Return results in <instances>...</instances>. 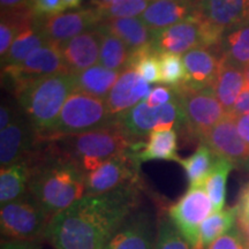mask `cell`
I'll list each match as a JSON object with an SVG mask.
<instances>
[{"label":"cell","mask_w":249,"mask_h":249,"mask_svg":"<svg viewBox=\"0 0 249 249\" xmlns=\"http://www.w3.org/2000/svg\"><path fill=\"white\" fill-rule=\"evenodd\" d=\"M182 108L187 133L202 140L211 128L227 116L213 88L194 89L181 85L172 88Z\"/></svg>","instance_id":"obj_8"},{"label":"cell","mask_w":249,"mask_h":249,"mask_svg":"<svg viewBox=\"0 0 249 249\" xmlns=\"http://www.w3.org/2000/svg\"><path fill=\"white\" fill-rule=\"evenodd\" d=\"M238 220V205L214 211L200 227V249H205L211 242L231 231Z\"/></svg>","instance_id":"obj_31"},{"label":"cell","mask_w":249,"mask_h":249,"mask_svg":"<svg viewBox=\"0 0 249 249\" xmlns=\"http://www.w3.org/2000/svg\"><path fill=\"white\" fill-rule=\"evenodd\" d=\"M200 15L197 0H152L140 18L157 31Z\"/></svg>","instance_id":"obj_17"},{"label":"cell","mask_w":249,"mask_h":249,"mask_svg":"<svg viewBox=\"0 0 249 249\" xmlns=\"http://www.w3.org/2000/svg\"><path fill=\"white\" fill-rule=\"evenodd\" d=\"M236 226L239 227L242 234H244L246 241L248 242L249 245V218L239 216L238 214V220H236Z\"/></svg>","instance_id":"obj_46"},{"label":"cell","mask_w":249,"mask_h":249,"mask_svg":"<svg viewBox=\"0 0 249 249\" xmlns=\"http://www.w3.org/2000/svg\"><path fill=\"white\" fill-rule=\"evenodd\" d=\"M102 34L98 27L74 37L61 45L62 57L70 73H79L97 65Z\"/></svg>","instance_id":"obj_21"},{"label":"cell","mask_w":249,"mask_h":249,"mask_svg":"<svg viewBox=\"0 0 249 249\" xmlns=\"http://www.w3.org/2000/svg\"><path fill=\"white\" fill-rule=\"evenodd\" d=\"M236 128L240 136L249 144V114L234 118Z\"/></svg>","instance_id":"obj_42"},{"label":"cell","mask_w":249,"mask_h":249,"mask_svg":"<svg viewBox=\"0 0 249 249\" xmlns=\"http://www.w3.org/2000/svg\"><path fill=\"white\" fill-rule=\"evenodd\" d=\"M130 183L99 195H85L50 220L44 239L55 249H104L138 209L139 188Z\"/></svg>","instance_id":"obj_1"},{"label":"cell","mask_w":249,"mask_h":249,"mask_svg":"<svg viewBox=\"0 0 249 249\" xmlns=\"http://www.w3.org/2000/svg\"><path fill=\"white\" fill-rule=\"evenodd\" d=\"M118 1V0H98V5L97 6H107L113 4V2Z\"/></svg>","instance_id":"obj_49"},{"label":"cell","mask_w":249,"mask_h":249,"mask_svg":"<svg viewBox=\"0 0 249 249\" xmlns=\"http://www.w3.org/2000/svg\"><path fill=\"white\" fill-rule=\"evenodd\" d=\"M160 83L176 88L185 83L186 70L182 58L173 53H160Z\"/></svg>","instance_id":"obj_35"},{"label":"cell","mask_w":249,"mask_h":249,"mask_svg":"<svg viewBox=\"0 0 249 249\" xmlns=\"http://www.w3.org/2000/svg\"><path fill=\"white\" fill-rule=\"evenodd\" d=\"M238 214L249 218V183L241 194L240 202L238 204Z\"/></svg>","instance_id":"obj_44"},{"label":"cell","mask_w":249,"mask_h":249,"mask_svg":"<svg viewBox=\"0 0 249 249\" xmlns=\"http://www.w3.org/2000/svg\"><path fill=\"white\" fill-rule=\"evenodd\" d=\"M35 128L17 118L7 128L0 130V165L1 169L27 160L35 154L38 144Z\"/></svg>","instance_id":"obj_16"},{"label":"cell","mask_w":249,"mask_h":249,"mask_svg":"<svg viewBox=\"0 0 249 249\" xmlns=\"http://www.w3.org/2000/svg\"><path fill=\"white\" fill-rule=\"evenodd\" d=\"M11 77L14 86L40 77L70 73L62 57L61 46L49 42L31 52L21 64L2 70V74Z\"/></svg>","instance_id":"obj_12"},{"label":"cell","mask_w":249,"mask_h":249,"mask_svg":"<svg viewBox=\"0 0 249 249\" xmlns=\"http://www.w3.org/2000/svg\"><path fill=\"white\" fill-rule=\"evenodd\" d=\"M245 88L246 80L244 71L222 59L219 71H218L213 89L227 114L231 113L236 99Z\"/></svg>","instance_id":"obj_24"},{"label":"cell","mask_w":249,"mask_h":249,"mask_svg":"<svg viewBox=\"0 0 249 249\" xmlns=\"http://www.w3.org/2000/svg\"><path fill=\"white\" fill-rule=\"evenodd\" d=\"M152 0H118L107 6H96L103 20L117 18H140Z\"/></svg>","instance_id":"obj_34"},{"label":"cell","mask_w":249,"mask_h":249,"mask_svg":"<svg viewBox=\"0 0 249 249\" xmlns=\"http://www.w3.org/2000/svg\"><path fill=\"white\" fill-rule=\"evenodd\" d=\"M29 194L53 217L86 195V174L68 156L54 148L36 150L29 158Z\"/></svg>","instance_id":"obj_2"},{"label":"cell","mask_w":249,"mask_h":249,"mask_svg":"<svg viewBox=\"0 0 249 249\" xmlns=\"http://www.w3.org/2000/svg\"><path fill=\"white\" fill-rule=\"evenodd\" d=\"M234 164L225 158L217 157L213 170L204 182V189L213 202V210L220 211L225 207L226 182L231 171L234 169Z\"/></svg>","instance_id":"obj_32"},{"label":"cell","mask_w":249,"mask_h":249,"mask_svg":"<svg viewBox=\"0 0 249 249\" xmlns=\"http://www.w3.org/2000/svg\"><path fill=\"white\" fill-rule=\"evenodd\" d=\"M150 92L151 87L147 81L143 80L138 71L127 68L108 93L107 103L111 113L117 117L147 99Z\"/></svg>","instance_id":"obj_19"},{"label":"cell","mask_w":249,"mask_h":249,"mask_svg":"<svg viewBox=\"0 0 249 249\" xmlns=\"http://www.w3.org/2000/svg\"><path fill=\"white\" fill-rule=\"evenodd\" d=\"M201 143L208 145L217 157L249 170V144L240 136L234 118L230 114L205 134Z\"/></svg>","instance_id":"obj_13"},{"label":"cell","mask_w":249,"mask_h":249,"mask_svg":"<svg viewBox=\"0 0 249 249\" xmlns=\"http://www.w3.org/2000/svg\"><path fill=\"white\" fill-rule=\"evenodd\" d=\"M248 249H249V248H248Z\"/></svg>","instance_id":"obj_50"},{"label":"cell","mask_w":249,"mask_h":249,"mask_svg":"<svg viewBox=\"0 0 249 249\" xmlns=\"http://www.w3.org/2000/svg\"><path fill=\"white\" fill-rule=\"evenodd\" d=\"M220 54L223 60L241 70L249 64V23L224 34Z\"/></svg>","instance_id":"obj_28"},{"label":"cell","mask_w":249,"mask_h":249,"mask_svg":"<svg viewBox=\"0 0 249 249\" xmlns=\"http://www.w3.org/2000/svg\"><path fill=\"white\" fill-rule=\"evenodd\" d=\"M200 15L224 33L249 23V0H197Z\"/></svg>","instance_id":"obj_20"},{"label":"cell","mask_w":249,"mask_h":249,"mask_svg":"<svg viewBox=\"0 0 249 249\" xmlns=\"http://www.w3.org/2000/svg\"><path fill=\"white\" fill-rule=\"evenodd\" d=\"M155 249H193L169 217L158 220Z\"/></svg>","instance_id":"obj_36"},{"label":"cell","mask_w":249,"mask_h":249,"mask_svg":"<svg viewBox=\"0 0 249 249\" xmlns=\"http://www.w3.org/2000/svg\"><path fill=\"white\" fill-rule=\"evenodd\" d=\"M222 54L219 50L200 48L182 55L186 70L183 85L194 89L213 88L220 67Z\"/></svg>","instance_id":"obj_18"},{"label":"cell","mask_w":249,"mask_h":249,"mask_svg":"<svg viewBox=\"0 0 249 249\" xmlns=\"http://www.w3.org/2000/svg\"><path fill=\"white\" fill-rule=\"evenodd\" d=\"M249 114V89L245 88L242 90L238 99H236L234 107H233L230 116L233 118Z\"/></svg>","instance_id":"obj_40"},{"label":"cell","mask_w":249,"mask_h":249,"mask_svg":"<svg viewBox=\"0 0 249 249\" xmlns=\"http://www.w3.org/2000/svg\"><path fill=\"white\" fill-rule=\"evenodd\" d=\"M242 71H244V75L246 80V88L249 89V64L246 65V66L242 68Z\"/></svg>","instance_id":"obj_48"},{"label":"cell","mask_w":249,"mask_h":249,"mask_svg":"<svg viewBox=\"0 0 249 249\" xmlns=\"http://www.w3.org/2000/svg\"><path fill=\"white\" fill-rule=\"evenodd\" d=\"M116 124L105 99L83 92H74L65 103L57 123L46 139L58 140Z\"/></svg>","instance_id":"obj_5"},{"label":"cell","mask_w":249,"mask_h":249,"mask_svg":"<svg viewBox=\"0 0 249 249\" xmlns=\"http://www.w3.org/2000/svg\"><path fill=\"white\" fill-rule=\"evenodd\" d=\"M31 166L29 160L1 169L0 172V203L20 200L29 193Z\"/></svg>","instance_id":"obj_25"},{"label":"cell","mask_w":249,"mask_h":249,"mask_svg":"<svg viewBox=\"0 0 249 249\" xmlns=\"http://www.w3.org/2000/svg\"><path fill=\"white\" fill-rule=\"evenodd\" d=\"M82 2V0H64V4L67 8H77Z\"/></svg>","instance_id":"obj_47"},{"label":"cell","mask_w":249,"mask_h":249,"mask_svg":"<svg viewBox=\"0 0 249 249\" xmlns=\"http://www.w3.org/2000/svg\"><path fill=\"white\" fill-rule=\"evenodd\" d=\"M116 124L134 141L145 138L152 132L173 129V126H185L182 108L177 97L160 107H151L145 101L129 111L116 117Z\"/></svg>","instance_id":"obj_9"},{"label":"cell","mask_w":249,"mask_h":249,"mask_svg":"<svg viewBox=\"0 0 249 249\" xmlns=\"http://www.w3.org/2000/svg\"><path fill=\"white\" fill-rule=\"evenodd\" d=\"M18 117H15V112L9 105H1L0 107V130L7 128L13 121L17 119Z\"/></svg>","instance_id":"obj_41"},{"label":"cell","mask_w":249,"mask_h":249,"mask_svg":"<svg viewBox=\"0 0 249 249\" xmlns=\"http://www.w3.org/2000/svg\"><path fill=\"white\" fill-rule=\"evenodd\" d=\"M224 30L205 21L201 15L154 31L152 45L160 53L186 54L192 50L207 48L219 50Z\"/></svg>","instance_id":"obj_6"},{"label":"cell","mask_w":249,"mask_h":249,"mask_svg":"<svg viewBox=\"0 0 249 249\" xmlns=\"http://www.w3.org/2000/svg\"><path fill=\"white\" fill-rule=\"evenodd\" d=\"M103 21L97 7L43 18L42 27L49 42L62 45L74 37L95 30Z\"/></svg>","instance_id":"obj_15"},{"label":"cell","mask_w":249,"mask_h":249,"mask_svg":"<svg viewBox=\"0 0 249 249\" xmlns=\"http://www.w3.org/2000/svg\"><path fill=\"white\" fill-rule=\"evenodd\" d=\"M140 163L135 152H124L110 158L97 169L86 173V195H99L138 182Z\"/></svg>","instance_id":"obj_11"},{"label":"cell","mask_w":249,"mask_h":249,"mask_svg":"<svg viewBox=\"0 0 249 249\" xmlns=\"http://www.w3.org/2000/svg\"><path fill=\"white\" fill-rule=\"evenodd\" d=\"M102 34L101 53H99L98 64L103 67L112 71H124L128 68L132 50L127 46L113 34L102 29L98 26Z\"/></svg>","instance_id":"obj_29"},{"label":"cell","mask_w":249,"mask_h":249,"mask_svg":"<svg viewBox=\"0 0 249 249\" xmlns=\"http://www.w3.org/2000/svg\"><path fill=\"white\" fill-rule=\"evenodd\" d=\"M121 73L123 71L108 70L99 64L79 73H74L76 92H83L107 101L108 93L116 85Z\"/></svg>","instance_id":"obj_23"},{"label":"cell","mask_w":249,"mask_h":249,"mask_svg":"<svg viewBox=\"0 0 249 249\" xmlns=\"http://www.w3.org/2000/svg\"><path fill=\"white\" fill-rule=\"evenodd\" d=\"M42 18H40L37 21L35 26L28 28L27 30H24L18 36L9 51L5 57L1 58V70L17 66L21 64L31 52H34L40 46L48 44L49 39L43 30Z\"/></svg>","instance_id":"obj_27"},{"label":"cell","mask_w":249,"mask_h":249,"mask_svg":"<svg viewBox=\"0 0 249 249\" xmlns=\"http://www.w3.org/2000/svg\"><path fill=\"white\" fill-rule=\"evenodd\" d=\"M217 156L208 145L201 143L194 154L180 160V165L185 169L189 187H203L205 180L213 170Z\"/></svg>","instance_id":"obj_30"},{"label":"cell","mask_w":249,"mask_h":249,"mask_svg":"<svg viewBox=\"0 0 249 249\" xmlns=\"http://www.w3.org/2000/svg\"><path fill=\"white\" fill-rule=\"evenodd\" d=\"M17 99L39 139L51 133L65 103L76 92L73 73H62L18 83Z\"/></svg>","instance_id":"obj_3"},{"label":"cell","mask_w":249,"mask_h":249,"mask_svg":"<svg viewBox=\"0 0 249 249\" xmlns=\"http://www.w3.org/2000/svg\"><path fill=\"white\" fill-rule=\"evenodd\" d=\"M1 249H37V247L33 242L6 241L1 245Z\"/></svg>","instance_id":"obj_45"},{"label":"cell","mask_w":249,"mask_h":249,"mask_svg":"<svg viewBox=\"0 0 249 249\" xmlns=\"http://www.w3.org/2000/svg\"><path fill=\"white\" fill-rule=\"evenodd\" d=\"M135 157L140 164L149 160H173L180 163L178 156V134L174 129L152 132L148 136L144 149L135 152Z\"/></svg>","instance_id":"obj_26"},{"label":"cell","mask_w":249,"mask_h":249,"mask_svg":"<svg viewBox=\"0 0 249 249\" xmlns=\"http://www.w3.org/2000/svg\"><path fill=\"white\" fill-rule=\"evenodd\" d=\"M214 213L204 187H189L181 198L171 205L169 218L193 249H200V227Z\"/></svg>","instance_id":"obj_10"},{"label":"cell","mask_w":249,"mask_h":249,"mask_svg":"<svg viewBox=\"0 0 249 249\" xmlns=\"http://www.w3.org/2000/svg\"><path fill=\"white\" fill-rule=\"evenodd\" d=\"M34 0H0L1 11H12L33 6Z\"/></svg>","instance_id":"obj_43"},{"label":"cell","mask_w":249,"mask_h":249,"mask_svg":"<svg viewBox=\"0 0 249 249\" xmlns=\"http://www.w3.org/2000/svg\"><path fill=\"white\" fill-rule=\"evenodd\" d=\"M158 223L147 211L136 209L121 224L104 249H155Z\"/></svg>","instance_id":"obj_14"},{"label":"cell","mask_w":249,"mask_h":249,"mask_svg":"<svg viewBox=\"0 0 249 249\" xmlns=\"http://www.w3.org/2000/svg\"><path fill=\"white\" fill-rule=\"evenodd\" d=\"M174 98H176V93H174L173 89L170 87L161 86L152 89L145 102L151 107H160V105L172 102Z\"/></svg>","instance_id":"obj_39"},{"label":"cell","mask_w":249,"mask_h":249,"mask_svg":"<svg viewBox=\"0 0 249 249\" xmlns=\"http://www.w3.org/2000/svg\"><path fill=\"white\" fill-rule=\"evenodd\" d=\"M58 149L82 169L83 172H91L110 158L124 152H138L139 144L129 138L118 124L66 136L54 140Z\"/></svg>","instance_id":"obj_4"},{"label":"cell","mask_w":249,"mask_h":249,"mask_svg":"<svg viewBox=\"0 0 249 249\" xmlns=\"http://www.w3.org/2000/svg\"><path fill=\"white\" fill-rule=\"evenodd\" d=\"M99 27L119 37L132 51L152 44L154 39V30L149 29L140 18H107Z\"/></svg>","instance_id":"obj_22"},{"label":"cell","mask_w":249,"mask_h":249,"mask_svg":"<svg viewBox=\"0 0 249 249\" xmlns=\"http://www.w3.org/2000/svg\"><path fill=\"white\" fill-rule=\"evenodd\" d=\"M249 245L246 241L238 226H234L231 231L218 238L217 240L211 242L205 249H248Z\"/></svg>","instance_id":"obj_37"},{"label":"cell","mask_w":249,"mask_h":249,"mask_svg":"<svg viewBox=\"0 0 249 249\" xmlns=\"http://www.w3.org/2000/svg\"><path fill=\"white\" fill-rule=\"evenodd\" d=\"M160 52L149 44L132 51L128 68L138 71L148 83H160Z\"/></svg>","instance_id":"obj_33"},{"label":"cell","mask_w":249,"mask_h":249,"mask_svg":"<svg viewBox=\"0 0 249 249\" xmlns=\"http://www.w3.org/2000/svg\"><path fill=\"white\" fill-rule=\"evenodd\" d=\"M33 8L38 18H50L61 14L66 6L64 0H34Z\"/></svg>","instance_id":"obj_38"},{"label":"cell","mask_w":249,"mask_h":249,"mask_svg":"<svg viewBox=\"0 0 249 249\" xmlns=\"http://www.w3.org/2000/svg\"><path fill=\"white\" fill-rule=\"evenodd\" d=\"M52 217L29 193L20 200L1 205L0 227L7 241L34 242L44 238Z\"/></svg>","instance_id":"obj_7"}]
</instances>
